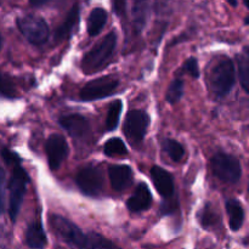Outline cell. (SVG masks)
<instances>
[{"label": "cell", "instance_id": "obj_30", "mask_svg": "<svg viewBox=\"0 0 249 249\" xmlns=\"http://www.w3.org/2000/svg\"><path fill=\"white\" fill-rule=\"evenodd\" d=\"M1 156H2V158H4L5 162H6L7 165H11V164H14V163L21 162V158H19L15 152L7 150V148H4V150L1 151Z\"/></svg>", "mask_w": 249, "mask_h": 249}, {"label": "cell", "instance_id": "obj_8", "mask_svg": "<svg viewBox=\"0 0 249 249\" xmlns=\"http://www.w3.org/2000/svg\"><path fill=\"white\" fill-rule=\"evenodd\" d=\"M151 119L146 112L133 109L126 114L123 131L131 143H140L145 139Z\"/></svg>", "mask_w": 249, "mask_h": 249}, {"label": "cell", "instance_id": "obj_29", "mask_svg": "<svg viewBox=\"0 0 249 249\" xmlns=\"http://www.w3.org/2000/svg\"><path fill=\"white\" fill-rule=\"evenodd\" d=\"M4 202H5V172L4 168L0 164V215L4 211Z\"/></svg>", "mask_w": 249, "mask_h": 249}, {"label": "cell", "instance_id": "obj_31", "mask_svg": "<svg viewBox=\"0 0 249 249\" xmlns=\"http://www.w3.org/2000/svg\"><path fill=\"white\" fill-rule=\"evenodd\" d=\"M1 46H2V36H0V50H1Z\"/></svg>", "mask_w": 249, "mask_h": 249}, {"label": "cell", "instance_id": "obj_5", "mask_svg": "<svg viewBox=\"0 0 249 249\" xmlns=\"http://www.w3.org/2000/svg\"><path fill=\"white\" fill-rule=\"evenodd\" d=\"M17 27L24 38L33 45H43L50 36L45 19L36 15H26L17 18Z\"/></svg>", "mask_w": 249, "mask_h": 249}, {"label": "cell", "instance_id": "obj_2", "mask_svg": "<svg viewBox=\"0 0 249 249\" xmlns=\"http://www.w3.org/2000/svg\"><path fill=\"white\" fill-rule=\"evenodd\" d=\"M235 65L228 57L219 58L208 73V85L216 97H224L235 85Z\"/></svg>", "mask_w": 249, "mask_h": 249}, {"label": "cell", "instance_id": "obj_14", "mask_svg": "<svg viewBox=\"0 0 249 249\" xmlns=\"http://www.w3.org/2000/svg\"><path fill=\"white\" fill-rule=\"evenodd\" d=\"M152 195H151L150 189L147 185L141 182L134 190L133 195L126 202V207L131 213H140V212L147 211L152 204Z\"/></svg>", "mask_w": 249, "mask_h": 249}, {"label": "cell", "instance_id": "obj_11", "mask_svg": "<svg viewBox=\"0 0 249 249\" xmlns=\"http://www.w3.org/2000/svg\"><path fill=\"white\" fill-rule=\"evenodd\" d=\"M151 179L155 184L156 190L160 197L164 199H170L174 196V178L163 168L155 165L151 168Z\"/></svg>", "mask_w": 249, "mask_h": 249}, {"label": "cell", "instance_id": "obj_19", "mask_svg": "<svg viewBox=\"0 0 249 249\" xmlns=\"http://www.w3.org/2000/svg\"><path fill=\"white\" fill-rule=\"evenodd\" d=\"M78 249H122L118 246L114 245L112 241L107 240L106 237L101 236L100 233L90 232L85 233L82 245Z\"/></svg>", "mask_w": 249, "mask_h": 249}, {"label": "cell", "instance_id": "obj_18", "mask_svg": "<svg viewBox=\"0 0 249 249\" xmlns=\"http://www.w3.org/2000/svg\"><path fill=\"white\" fill-rule=\"evenodd\" d=\"M107 17H108L107 11L105 9H102V7H95V9H92L89 17H88L87 23L88 33H89L90 36H96L97 34L101 33L104 27L106 26Z\"/></svg>", "mask_w": 249, "mask_h": 249}, {"label": "cell", "instance_id": "obj_24", "mask_svg": "<svg viewBox=\"0 0 249 249\" xmlns=\"http://www.w3.org/2000/svg\"><path fill=\"white\" fill-rule=\"evenodd\" d=\"M164 151L168 153L170 160L175 163H180L185 157V148L180 142L174 139H165L163 142Z\"/></svg>", "mask_w": 249, "mask_h": 249}, {"label": "cell", "instance_id": "obj_16", "mask_svg": "<svg viewBox=\"0 0 249 249\" xmlns=\"http://www.w3.org/2000/svg\"><path fill=\"white\" fill-rule=\"evenodd\" d=\"M78 22H79V6L77 4L70 10V12L67 14L66 18L63 19L62 23L58 26V28L55 32V39L56 43H60V41L66 40V39L70 38L73 34V31L77 28Z\"/></svg>", "mask_w": 249, "mask_h": 249}, {"label": "cell", "instance_id": "obj_13", "mask_svg": "<svg viewBox=\"0 0 249 249\" xmlns=\"http://www.w3.org/2000/svg\"><path fill=\"white\" fill-rule=\"evenodd\" d=\"M60 124L73 138H84L90 130L89 122L82 114L74 113L61 117Z\"/></svg>", "mask_w": 249, "mask_h": 249}, {"label": "cell", "instance_id": "obj_20", "mask_svg": "<svg viewBox=\"0 0 249 249\" xmlns=\"http://www.w3.org/2000/svg\"><path fill=\"white\" fill-rule=\"evenodd\" d=\"M17 96H18V90L15 80L6 73L0 72V97L16 99Z\"/></svg>", "mask_w": 249, "mask_h": 249}, {"label": "cell", "instance_id": "obj_27", "mask_svg": "<svg viewBox=\"0 0 249 249\" xmlns=\"http://www.w3.org/2000/svg\"><path fill=\"white\" fill-rule=\"evenodd\" d=\"M146 6L147 4L146 2H135L133 7V17L134 22H135V26L138 27L139 31L141 28H143L146 22Z\"/></svg>", "mask_w": 249, "mask_h": 249}, {"label": "cell", "instance_id": "obj_4", "mask_svg": "<svg viewBox=\"0 0 249 249\" xmlns=\"http://www.w3.org/2000/svg\"><path fill=\"white\" fill-rule=\"evenodd\" d=\"M211 170L215 178L226 184H236L242 177L241 162L232 155L218 152L212 157Z\"/></svg>", "mask_w": 249, "mask_h": 249}, {"label": "cell", "instance_id": "obj_22", "mask_svg": "<svg viewBox=\"0 0 249 249\" xmlns=\"http://www.w3.org/2000/svg\"><path fill=\"white\" fill-rule=\"evenodd\" d=\"M221 221V218H219L218 213L214 211L211 203H207L204 208L199 212V223L203 229H212L216 226Z\"/></svg>", "mask_w": 249, "mask_h": 249}, {"label": "cell", "instance_id": "obj_21", "mask_svg": "<svg viewBox=\"0 0 249 249\" xmlns=\"http://www.w3.org/2000/svg\"><path fill=\"white\" fill-rule=\"evenodd\" d=\"M122 109H123V104L121 100H114L111 105H109L108 112H107L106 117V130L112 131L117 128L119 123V118H121Z\"/></svg>", "mask_w": 249, "mask_h": 249}, {"label": "cell", "instance_id": "obj_10", "mask_svg": "<svg viewBox=\"0 0 249 249\" xmlns=\"http://www.w3.org/2000/svg\"><path fill=\"white\" fill-rule=\"evenodd\" d=\"M68 143L65 136L53 134L45 142V152L48 157L49 167L51 170H58L68 156Z\"/></svg>", "mask_w": 249, "mask_h": 249}, {"label": "cell", "instance_id": "obj_15", "mask_svg": "<svg viewBox=\"0 0 249 249\" xmlns=\"http://www.w3.org/2000/svg\"><path fill=\"white\" fill-rule=\"evenodd\" d=\"M24 243L31 249H44L48 245L45 230L40 221H34L24 232Z\"/></svg>", "mask_w": 249, "mask_h": 249}, {"label": "cell", "instance_id": "obj_25", "mask_svg": "<svg viewBox=\"0 0 249 249\" xmlns=\"http://www.w3.org/2000/svg\"><path fill=\"white\" fill-rule=\"evenodd\" d=\"M238 75L243 90L248 92L249 90V55L248 48H245L242 55L238 56Z\"/></svg>", "mask_w": 249, "mask_h": 249}, {"label": "cell", "instance_id": "obj_9", "mask_svg": "<svg viewBox=\"0 0 249 249\" xmlns=\"http://www.w3.org/2000/svg\"><path fill=\"white\" fill-rule=\"evenodd\" d=\"M75 184L84 195L97 197L104 189V177L99 168L90 165L78 172L75 175Z\"/></svg>", "mask_w": 249, "mask_h": 249}, {"label": "cell", "instance_id": "obj_6", "mask_svg": "<svg viewBox=\"0 0 249 249\" xmlns=\"http://www.w3.org/2000/svg\"><path fill=\"white\" fill-rule=\"evenodd\" d=\"M118 79L112 75H105V77L96 78L88 82L82 88L79 96L83 101H94V100L104 99L113 94L118 88Z\"/></svg>", "mask_w": 249, "mask_h": 249}, {"label": "cell", "instance_id": "obj_3", "mask_svg": "<svg viewBox=\"0 0 249 249\" xmlns=\"http://www.w3.org/2000/svg\"><path fill=\"white\" fill-rule=\"evenodd\" d=\"M10 168H11V177L9 180V215L12 223H15L23 203L27 185L29 182V175L22 168L21 162L14 163L10 165Z\"/></svg>", "mask_w": 249, "mask_h": 249}, {"label": "cell", "instance_id": "obj_26", "mask_svg": "<svg viewBox=\"0 0 249 249\" xmlns=\"http://www.w3.org/2000/svg\"><path fill=\"white\" fill-rule=\"evenodd\" d=\"M182 96H184V80L177 78L175 80H173L172 84L168 88L165 99L169 104L175 105L182 99Z\"/></svg>", "mask_w": 249, "mask_h": 249}, {"label": "cell", "instance_id": "obj_12", "mask_svg": "<svg viewBox=\"0 0 249 249\" xmlns=\"http://www.w3.org/2000/svg\"><path fill=\"white\" fill-rule=\"evenodd\" d=\"M108 177L112 189L117 192L125 191L134 180L133 169L124 164L109 165Z\"/></svg>", "mask_w": 249, "mask_h": 249}, {"label": "cell", "instance_id": "obj_28", "mask_svg": "<svg viewBox=\"0 0 249 249\" xmlns=\"http://www.w3.org/2000/svg\"><path fill=\"white\" fill-rule=\"evenodd\" d=\"M179 74H189L194 78L199 77V68H198V62L195 57L187 58L184 62V65L180 67L179 72H178V75Z\"/></svg>", "mask_w": 249, "mask_h": 249}, {"label": "cell", "instance_id": "obj_23", "mask_svg": "<svg viewBox=\"0 0 249 249\" xmlns=\"http://www.w3.org/2000/svg\"><path fill=\"white\" fill-rule=\"evenodd\" d=\"M104 152L108 157H124L128 155V148L122 139L113 138L105 143Z\"/></svg>", "mask_w": 249, "mask_h": 249}, {"label": "cell", "instance_id": "obj_1", "mask_svg": "<svg viewBox=\"0 0 249 249\" xmlns=\"http://www.w3.org/2000/svg\"><path fill=\"white\" fill-rule=\"evenodd\" d=\"M117 46V33L109 32L102 40H100L94 48L88 51L82 60V70L87 74H92L106 67L111 61L112 55Z\"/></svg>", "mask_w": 249, "mask_h": 249}, {"label": "cell", "instance_id": "obj_7", "mask_svg": "<svg viewBox=\"0 0 249 249\" xmlns=\"http://www.w3.org/2000/svg\"><path fill=\"white\" fill-rule=\"evenodd\" d=\"M50 225L51 229L57 233L58 237L71 248L78 249L82 245L85 233L71 220L57 214H53L50 218Z\"/></svg>", "mask_w": 249, "mask_h": 249}, {"label": "cell", "instance_id": "obj_17", "mask_svg": "<svg viewBox=\"0 0 249 249\" xmlns=\"http://www.w3.org/2000/svg\"><path fill=\"white\" fill-rule=\"evenodd\" d=\"M225 207L229 216V226L232 231H238L245 221V209L242 203L237 199H229Z\"/></svg>", "mask_w": 249, "mask_h": 249}]
</instances>
